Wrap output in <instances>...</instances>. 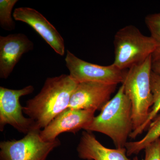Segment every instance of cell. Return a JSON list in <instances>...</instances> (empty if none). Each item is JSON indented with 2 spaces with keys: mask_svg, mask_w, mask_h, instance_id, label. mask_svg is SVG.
Masks as SVG:
<instances>
[{
  "mask_svg": "<svg viewBox=\"0 0 160 160\" xmlns=\"http://www.w3.org/2000/svg\"><path fill=\"white\" fill-rule=\"evenodd\" d=\"M145 22L150 32V36L157 44L156 49L152 55V62L160 61V12L148 15L145 17Z\"/></svg>",
  "mask_w": 160,
  "mask_h": 160,
  "instance_id": "cell-15",
  "label": "cell"
},
{
  "mask_svg": "<svg viewBox=\"0 0 160 160\" xmlns=\"http://www.w3.org/2000/svg\"><path fill=\"white\" fill-rule=\"evenodd\" d=\"M152 65L150 56L142 63L128 69L122 83L131 103L133 131L146 122L153 104L150 86Z\"/></svg>",
  "mask_w": 160,
  "mask_h": 160,
  "instance_id": "cell-3",
  "label": "cell"
},
{
  "mask_svg": "<svg viewBox=\"0 0 160 160\" xmlns=\"http://www.w3.org/2000/svg\"><path fill=\"white\" fill-rule=\"evenodd\" d=\"M18 0L0 1V26L6 31L14 30L16 24L12 16V12Z\"/></svg>",
  "mask_w": 160,
  "mask_h": 160,
  "instance_id": "cell-16",
  "label": "cell"
},
{
  "mask_svg": "<svg viewBox=\"0 0 160 160\" xmlns=\"http://www.w3.org/2000/svg\"><path fill=\"white\" fill-rule=\"evenodd\" d=\"M84 130L106 135L112 140L116 148H125L133 131V122L131 102L122 84L100 114L94 117Z\"/></svg>",
  "mask_w": 160,
  "mask_h": 160,
  "instance_id": "cell-2",
  "label": "cell"
},
{
  "mask_svg": "<svg viewBox=\"0 0 160 160\" xmlns=\"http://www.w3.org/2000/svg\"><path fill=\"white\" fill-rule=\"evenodd\" d=\"M150 86L153 95V105L152 106L149 116L146 122L138 129L132 131L130 134L129 138L131 139H135L137 137L148 129L150 123L160 111V75L153 72L152 70L150 75Z\"/></svg>",
  "mask_w": 160,
  "mask_h": 160,
  "instance_id": "cell-13",
  "label": "cell"
},
{
  "mask_svg": "<svg viewBox=\"0 0 160 160\" xmlns=\"http://www.w3.org/2000/svg\"><path fill=\"white\" fill-rule=\"evenodd\" d=\"M113 44L112 64L122 70L142 63L152 56L157 47L156 43L150 36L143 34L133 25L119 29L115 34Z\"/></svg>",
  "mask_w": 160,
  "mask_h": 160,
  "instance_id": "cell-4",
  "label": "cell"
},
{
  "mask_svg": "<svg viewBox=\"0 0 160 160\" xmlns=\"http://www.w3.org/2000/svg\"><path fill=\"white\" fill-rule=\"evenodd\" d=\"M160 114L158 115L150 123L148 132L146 135L138 141L127 142L125 148L126 149L127 156L133 154H138L145 148L160 138Z\"/></svg>",
  "mask_w": 160,
  "mask_h": 160,
  "instance_id": "cell-14",
  "label": "cell"
},
{
  "mask_svg": "<svg viewBox=\"0 0 160 160\" xmlns=\"http://www.w3.org/2000/svg\"><path fill=\"white\" fill-rule=\"evenodd\" d=\"M96 111L67 108L41 130L40 136L44 142H52L61 133H75L84 129L94 117Z\"/></svg>",
  "mask_w": 160,
  "mask_h": 160,
  "instance_id": "cell-9",
  "label": "cell"
},
{
  "mask_svg": "<svg viewBox=\"0 0 160 160\" xmlns=\"http://www.w3.org/2000/svg\"><path fill=\"white\" fill-rule=\"evenodd\" d=\"M12 17L16 21L31 26L57 54L64 55L65 46L63 38L42 13L29 7H19L15 9Z\"/></svg>",
  "mask_w": 160,
  "mask_h": 160,
  "instance_id": "cell-10",
  "label": "cell"
},
{
  "mask_svg": "<svg viewBox=\"0 0 160 160\" xmlns=\"http://www.w3.org/2000/svg\"><path fill=\"white\" fill-rule=\"evenodd\" d=\"M79 157L86 160H131L128 158L126 148L109 149L103 146L91 132L82 133L77 147ZM132 160H138L136 157Z\"/></svg>",
  "mask_w": 160,
  "mask_h": 160,
  "instance_id": "cell-12",
  "label": "cell"
},
{
  "mask_svg": "<svg viewBox=\"0 0 160 160\" xmlns=\"http://www.w3.org/2000/svg\"><path fill=\"white\" fill-rule=\"evenodd\" d=\"M34 90V87L31 85L20 89L0 87L1 131H3L7 125L26 134L32 129L38 128L31 118L23 115V107L20 102L21 97L31 94Z\"/></svg>",
  "mask_w": 160,
  "mask_h": 160,
  "instance_id": "cell-6",
  "label": "cell"
},
{
  "mask_svg": "<svg viewBox=\"0 0 160 160\" xmlns=\"http://www.w3.org/2000/svg\"><path fill=\"white\" fill-rule=\"evenodd\" d=\"M78 83L69 75L47 78L40 92L23 106V113L34 122L37 128L44 129L68 108Z\"/></svg>",
  "mask_w": 160,
  "mask_h": 160,
  "instance_id": "cell-1",
  "label": "cell"
},
{
  "mask_svg": "<svg viewBox=\"0 0 160 160\" xmlns=\"http://www.w3.org/2000/svg\"><path fill=\"white\" fill-rule=\"evenodd\" d=\"M33 48V42L23 33L0 36V78L9 77L23 54Z\"/></svg>",
  "mask_w": 160,
  "mask_h": 160,
  "instance_id": "cell-11",
  "label": "cell"
},
{
  "mask_svg": "<svg viewBox=\"0 0 160 160\" xmlns=\"http://www.w3.org/2000/svg\"><path fill=\"white\" fill-rule=\"evenodd\" d=\"M41 130L32 129L20 140L1 142L0 160H46L61 142L58 138L44 142L40 136Z\"/></svg>",
  "mask_w": 160,
  "mask_h": 160,
  "instance_id": "cell-5",
  "label": "cell"
},
{
  "mask_svg": "<svg viewBox=\"0 0 160 160\" xmlns=\"http://www.w3.org/2000/svg\"><path fill=\"white\" fill-rule=\"evenodd\" d=\"M117 85L99 82L78 83L72 94L68 108L101 110L111 99Z\"/></svg>",
  "mask_w": 160,
  "mask_h": 160,
  "instance_id": "cell-8",
  "label": "cell"
},
{
  "mask_svg": "<svg viewBox=\"0 0 160 160\" xmlns=\"http://www.w3.org/2000/svg\"><path fill=\"white\" fill-rule=\"evenodd\" d=\"M152 70L153 72L160 75V60L152 62Z\"/></svg>",
  "mask_w": 160,
  "mask_h": 160,
  "instance_id": "cell-18",
  "label": "cell"
},
{
  "mask_svg": "<svg viewBox=\"0 0 160 160\" xmlns=\"http://www.w3.org/2000/svg\"><path fill=\"white\" fill-rule=\"evenodd\" d=\"M65 62L69 76L78 83L94 82L118 85L123 83L128 70H121L113 64L102 66L89 63L68 50Z\"/></svg>",
  "mask_w": 160,
  "mask_h": 160,
  "instance_id": "cell-7",
  "label": "cell"
},
{
  "mask_svg": "<svg viewBox=\"0 0 160 160\" xmlns=\"http://www.w3.org/2000/svg\"><path fill=\"white\" fill-rule=\"evenodd\" d=\"M144 160H160V138L146 146Z\"/></svg>",
  "mask_w": 160,
  "mask_h": 160,
  "instance_id": "cell-17",
  "label": "cell"
}]
</instances>
